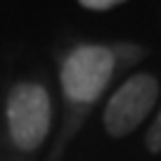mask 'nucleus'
<instances>
[{
  "label": "nucleus",
  "instance_id": "obj_2",
  "mask_svg": "<svg viewBox=\"0 0 161 161\" xmlns=\"http://www.w3.org/2000/svg\"><path fill=\"white\" fill-rule=\"evenodd\" d=\"M114 74V52L104 45H80L62 64V90L71 102H95Z\"/></svg>",
  "mask_w": 161,
  "mask_h": 161
},
{
  "label": "nucleus",
  "instance_id": "obj_1",
  "mask_svg": "<svg viewBox=\"0 0 161 161\" xmlns=\"http://www.w3.org/2000/svg\"><path fill=\"white\" fill-rule=\"evenodd\" d=\"M52 104L43 86L19 83L7 95V128L14 147L33 152L50 133Z\"/></svg>",
  "mask_w": 161,
  "mask_h": 161
},
{
  "label": "nucleus",
  "instance_id": "obj_3",
  "mask_svg": "<svg viewBox=\"0 0 161 161\" xmlns=\"http://www.w3.org/2000/svg\"><path fill=\"white\" fill-rule=\"evenodd\" d=\"M159 97V80L149 74H135L111 95L104 107V130L111 137H123L133 133Z\"/></svg>",
  "mask_w": 161,
  "mask_h": 161
},
{
  "label": "nucleus",
  "instance_id": "obj_5",
  "mask_svg": "<svg viewBox=\"0 0 161 161\" xmlns=\"http://www.w3.org/2000/svg\"><path fill=\"white\" fill-rule=\"evenodd\" d=\"M83 10H92V12H107L121 5V0H80L78 3Z\"/></svg>",
  "mask_w": 161,
  "mask_h": 161
},
{
  "label": "nucleus",
  "instance_id": "obj_4",
  "mask_svg": "<svg viewBox=\"0 0 161 161\" xmlns=\"http://www.w3.org/2000/svg\"><path fill=\"white\" fill-rule=\"evenodd\" d=\"M145 142H147V149H149L152 154H161V111H159V116L154 119L152 128L147 130Z\"/></svg>",
  "mask_w": 161,
  "mask_h": 161
}]
</instances>
